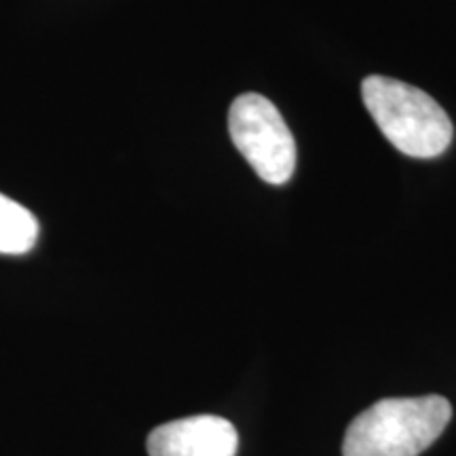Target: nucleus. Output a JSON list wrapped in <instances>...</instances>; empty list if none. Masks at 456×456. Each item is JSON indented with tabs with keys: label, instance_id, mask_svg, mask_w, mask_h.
<instances>
[{
	"label": "nucleus",
	"instance_id": "obj_5",
	"mask_svg": "<svg viewBox=\"0 0 456 456\" xmlns=\"http://www.w3.org/2000/svg\"><path fill=\"white\" fill-rule=\"evenodd\" d=\"M38 239V222L30 209L0 195V254H26Z\"/></svg>",
	"mask_w": 456,
	"mask_h": 456
},
{
	"label": "nucleus",
	"instance_id": "obj_2",
	"mask_svg": "<svg viewBox=\"0 0 456 456\" xmlns=\"http://www.w3.org/2000/svg\"><path fill=\"white\" fill-rule=\"evenodd\" d=\"M362 98L374 123L399 152L414 159H436L448 151L454 134L452 121L423 89L372 74L362 83Z\"/></svg>",
	"mask_w": 456,
	"mask_h": 456
},
{
	"label": "nucleus",
	"instance_id": "obj_3",
	"mask_svg": "<svg viewBox=\"0 0 456 456\" xmlns=\"http://www.w3.org/2000/svg\"><path fill=\"white\" fill-rule=\"evenodd\" d=\"M232 144L269 184H285L296 169V142L281 112L260 94H243L228 112Z\"/></svg>",
	"mask_w": 456,
	"mask_h": 456
},
{
	"label": "nucleus",
	"instance_id": "obj_1",
	"mask_svg": "<svg viewBox=\"0 0 456 456\" xmlns=\"http://www.w3.org/2000/svg\"><path fill=\"white\" fill-rule=\"evenodd\" d=\"M452 419L442 395L389 397L363 410L342 442L345 456H419L431 446Z\"/></svg>",
	"mask_w": 456,
	"mask_h": 456
},
{
	"label": "nucleus",
	"instance_id": "obj_4",
	"mask_svg": "<svg viewBox=\"0 0 456 456\" xmlns=\"http://www.w3.org/2000/svg\"><path fill=\"white\" fill-rule=\"evenodd\" d=\"M146 446L151 456H235L239 436L222 416L201 414L157 427Z\"/></svg>",
	"mask_w": 456,
	"mask_h": 456
}]
</instances>
